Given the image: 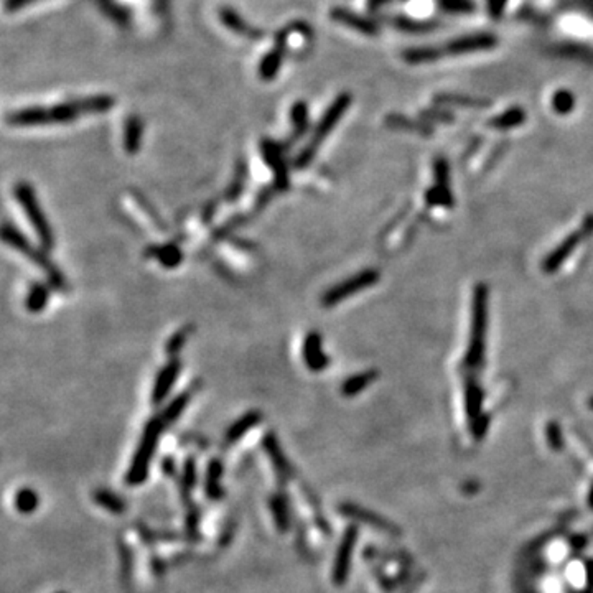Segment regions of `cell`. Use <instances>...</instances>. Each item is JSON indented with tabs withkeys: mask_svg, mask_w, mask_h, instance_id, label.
<instances>
[{
	"mask_svg": "<svg viewBox=\"0 0 593 593\" xmlns=\"http://www.w3.org/2000/svg\"><path fill=\"white\" fill-rule=\"evenodd\" d=\"M116 106V99L109 94H96L75 97V99L60 102L51 107H25V109L12 112L7 122L16 127H38L71 124L78 117L87 114H104Z\"/></svg>",
	"mask_w": 593,
	"mask_h": 593,
	"instance_id": "obj_1",
	"label": "cell"
},
{
	"mask_svg": "<svg viewBox=\"0 0 593 593\" xmlns=\"http://www.w3.org/2000/svg\"><path fill=\"white\" fill-rule=\"evenodd\" d=\"M488 302L489 291L484 283H477L472 298V325H470L468 348L465 353V367L468 371H479L484 365V343L488 330Z\"/></svg>",
	"mask_w": 593,
	"mask_h": 593,
	"instance_id": "obj_2",
	"label": "cell"
},
{
	"mask_svg": "<svg viewBox=\"0 0 593 593\" xmlns=\"http://www.w3.org/2000/svg\"><path fill=\"white\" fill-rule=\"evenodd\" d=\"M351 101L353 97L350 92H341V94H338L335 99H333L331 104L328 106V109L323 112L322 119L318 121L315 129H313L307 145L298 152L295 160H293V166H295V169H307V166L312 164L317 152L320 150V145L325 142L326 137L331 134L333 129L338 126V122L341 121V117L346 114V111L350 109Z\"/></svg>",
	"mask_w": 593,
	"mask_h": 593,
	"instance_id": "obj_3",
	"label": "cell"
},
{
	"mask_svg": "<svg viewBox=\"0 0 593 593\" xmlns=\"http://www.w3.org/2000/svg\"><path fill=\"white\" fill-rule=\"evenodd\" d=\"M2 238L8 246L30 259V261L35 264L38 269H42V271L45 272V276L48 277V282H50V286L53 288H56L58 292H66L68 286H66L65 277H63L60 269L55 266V262H53L50 256H48L47 249H43L42 246L40 247L33 246V244L28 241V239L23 236V234L18 231L12 223H8V221L4 223V226H2Z\"/></svg>",
	"mask_w": 593,
	"mask_h": 593,
	"instance_id": "obj_4",
	"label": "cell"
},
{
	"mask_svg": "<svg viewBox=\"0 0 593 593\" xmlns=\"http://www.w3.org/2000/svg\"><path fill=\"white\" fill-rule=\"evenodd\" d=\"M13 195H16L17 203L20 204L23 213H25L28 221H30L33 231H35L38 241H40V246L47 249V251H51L55 247V233H53L50 223H48L45 213H43V208L40 202H38L33 186L27 183V181H20L13 188Z\"/></svg>",
	"mask_w": 593,
	"mask_h": 593,
	"instance_id": "obj_5",
	"label": "cell"
},
{
	"mask_svg": "<svg viewBox=\"0 0 593 593\" xmlns=\"http://www.w3.org/2000/svg\"><path fill=\"white\" fill-rule=\"evenodd\" d=\"M165 420L160 417H154L147 424L144 430V437H142L139 448H137L134 462L130 465L129 475H127V482L129 483H140L147 478V470H149L150 460L154 457L157 442H159L161 430L165 427Z\"/></svg>",
	"mask_w": 593,
	"mask_h": 593,
	"instance_id": "obj_6",
	"label": "cell"
},
{
	"mask_svg": "<svg viewBox=\"0 0 593 593\" xmlns=\"http://www.w3.org/2000/svg\"><path fill=\"white\" fill-rule=\"evenodd\" d=\"M592 234H593V214H587V216L583 218L580 228L568 234L567 238H563L562 241L558 243V246L544 257L542 271L546 274L557 272L558 269L563 266V262L572 256L578 244H582L587 238H590Z\"/></svg>",
	"mask_w": 593,
	"mask_h": 593,
	"instance_id": "obj_7",
	"label": "cell"
},
{
	"mask_svg": "<svg viewBox=\"0 0 593 593\" xmlns=\"http://www.w3.org/2000/svg\"><path fill=\"white\" fill-rule=\"evenodd\" d=\"M379 279L381 276L376 269H365V271L357 272L350 279H345V281L338 282L336 286L328 288L322 297V305L325 308L335 307L340 302L346 300V298L362 292L365 288L376 286V283L379 282Z\"/></svg>",
	"mask_w": 593,
	"mask_h": 593,
	"instance_id": "obj_8",
	"label": "cell"
},
{
	"mask_svg": "<svg viewBox=\"0 0 593 593\" xmlns=\"http://www.w3.org/2000/svg\"><path fill=\"white\" fill-rule=\"evenodd\" d=\"M259 147H261L262 160L272 171V186L276 191H287L291 188V173H288V165L286 157H283L282 145L272 139H262Z\"/></svg>",
	"mask_w": 593,
	"mask_h": 593,
	"instance_id": "obj_9",
	"label": "cell"
},
{
	"mask_svg": "<svg viewBox=\"0 0 593 593\" xmlns=\"http://www.w3.org/2000/svg\"><path fill=\"white\" fill-rule=\"evenodd\" d=\"M291 33H292L291 25L279 32L271 50H269L266 55L261 58V61H259V68H257V75L259 78H261V81L271 82L279 76L283 58H286L287 43H288V37H291Z\"/></svg>",
	"mask_w": 593,
	"mask_h": 593,
	"instance_id": "obj_10",
	"label": "cell"
},
{
	"mask_svg": "<svg viewBox=\"0 0 593 593\" xmlns=\"http://www.w3.org/2000/svg\"><path fill=\"white\" fill-rule=\"evenodd\" d=\"M181 362L176 360V357H171V360L166 362V365L161 366V369L157 372L154 387H152V404L160 405L164 401L169 398L170 391L173 389L176 379L180 376Z\"/></svg>",
	"mask_w": 593,
	"mask_h": 593,
	"instance_id": "obj_11",
	"label": "cell"
},
{
	"mask_svg": "<svg viewBox=\"0 0 593 593\" xmlns=\"http://www.w3.org/2000/svg\"><path fill=\"white\" fill-rule=\"evenodd\" d=\"M322 335L318 331H310L307 333V336L303 338L302 345V355L303 361L308 369L312 372H323L330 366V357L326 356V353L323 351L322 345Z\"/></svg>",
	"mask_w": 593,
	"mask_h": 593,
	"instance_id": "obj_12",
	"label": "cell"
},
{
	"mask_svg": "<svg viewBox=\"0 0 593 593\" xmlns=\"http://www.w3.org/2000/svg\"><path fill=\"white\" fill-rule=\"evenodd\" d=\"M496 45V37L488 35V33H479V35H468L463 38L448 43L445 48H440L442 56L448 55H465V53H473L478 50H488Z\"/></svg>",
	"mask_w": 593,
	"mask_h": 593,
	"instance_id": "obj_13",
	"label": "cell"
},
{
	"mask_svg": "<svg viewBox=\"0 0 593 593\" xmlns=\"http://www.w3.org/2000/svg\"><path fill=\"white\" fill-rule=\"evenodd\" d=\"M219 20L228 30H231L236 35H241L244 38H249V40H261L264 37V32L259 30L257 27H254L249 23L246 18H244L241 13L234 11L231 7H221L219 8Z\"/></svg>",
	"mask_w": 593,
	"mask_h": 593,
	"instance_id": "obj_14",
	"label": "cell"
},
{
	"mask_svg": "<svg viewBox=\"0 0 593 593\" xmlns=\"http://www.w3.org/2000/svg\"><path fill=\"white\" fill-rule=\"evenodd\" d=\"M330 17L336 23H341V25L350 27V28H353V30L362 33V35H377V32H379V27H377V23L372 22L371 18L362 17V16H360V13L348 11V8H345V7H335L330 12Z\"/></svg>",
	"mask_w": 593,
	"mask_h": 593,
	"instance_id": "obj_15",
	"label": "cell"
},
{
	"mask_svg": "<svg viewBox=\"0 0 593 593\" xmlns=\"http://www.w3.org/2000/svg\"><path fill=\"white\" fill-rule=\"evenodd\" d=\"M465 404H467L468 419L475 424L479 419V410L483 404V389L475 376H468L465 379Z\"/></svg>",
	"mask_w": 593,
	"mask_h": 593,
	"instance_id": "obj_16",
	"label": "cell"
},
{
	"mask_svg": "<svg viewBox=\"0 0 593 593\" xmlns=\"http://www.w3.org/2000/svg\"><path fill=\"white\" fill-rule=\"evenodd\" d=\"M147 257H154L166 269H175L183 262V252L173 243L161 244V246H152L147 249Z\"/></svg>",
	"mask_w": 593,
	"mask_h": 593,
	"instance_id": "obj_17",
	"label": "cell"
},
{
	"mask_svg": "<svg viewBox=\"0 0 593 593\" xmlns=\"http://www.w3.org/2000/svg\"><path fill=\"white\" fill-rule=\"evenodd\" d=\"M142 135H144V122L137 114L127 117L124 124V149L129 155H135L140 150Z\"/></svg>",
	"mask_w": 593,
	"mask_h": 593,
	"instance_id": "obj_18",
	"label": "cell"
},
{
	"mask_svg": "<svg viewBox=\"0 0 593 593\" xmlns=\"http://www.w3.org/2000/svg\"><path fill=\"white\" fill-rule=\"evenodd\" d=\"M291 121H292V135L288 142L293 144V142L302 139L308 130V124H310V112H308V104L307 101H295L291 107Z\"/></svg>",
	"mask_w": 593,
	"mask_h": 593,
	"instance_id": "obj_19",
	"label": "cell"
},
{
	"mask_svg": "<svg viewBox=\"0 0 593 593\" xmlns=\"http://www.w3.org/2000/svg\"><path fill=\"white\" fill-rule=\"evenodd\" d=\"M377 376H379V372L376 369H367L350 376L341 384V394L346 396V398H355V396L365 391L367 386H371L377 379Z\"/></svg>",
	"mask_w": 593,
	"mask_h": 593,
	"instance_id": "obj_20",
	"label": "cell"
},
{
	"mask_svg": "<svg viewBox=\"0 0 593 593\" xmlns=\"http://www.w3.org/2000/svg\"><path fill=\"white\" fill-rule=\"evenodd\" d=\"M386 126L391 127V129H399V130H409L412 134H419L424 137L432 135V127L425 124L424 121H415L410 119V117L401 116V114H389L386 117Z\"/></svg>",
	"mask_w": 593,
	"mask_h": 593,
	"instance_id": "obj_21",
	"label": "cell"
},
{
	"mask_svg": "<svg viewBox=\"0 0 593 593\" xmlns=\"http://www.w3.org/2000/svg\"><path fill=\"white\" fill-rule=\"evenodd\" d=\"M435 104L439 106H453V107H465V109H484L491 102L482 97H470V96H458V94H437L434 97Z\"/></svg>",
	"mask_w": 593,
	"mask_h": 593,
	"instance_id": "obj_22",
	"label": "cell"
},
{
	"mask_svg": "<svg viewBox=\"0 0 593 593\" xmlns=\"http://www.w3.org/2000/svg\"><path fill=\"white\" fill-rule=\"evenodd\" d=\"M48 300H50V287L42 282L32 283L25 298L27 310L30 313H40L47 308Z\"/></svg>",
	"mask_w": 593,
	"mask_h": 593,
	"instance_id": "obj_23",
	"label": "cell"
},
{
	"mask_svg": "<svg viewBox=\"0 0 593 593\" xmlns=\"http://www.w3.org/2000/svg\"><path fill=\"white\" fill-rule=\"evenodd\" d=\"M259 422H261V414H259L257 410H251V412L244 414L241 419L236 420V422L228 429V432H226L228 444L238 442L239 439L244 437V434H246L247 430L256 427Z\"/></svg>",
	"mask_w": 593,
	"mask_h": 593,
	"instance_id": "obj_24",
	"label": "cell"
},
{
	"mask_svg": "<svg viewBox=\"0 0 593 593\" xmlns=\"http://www.w3.org/2000/svg\"><path fill=\"white\" fill-rule=\"evenodd\" d=\"M524 122H526V112H524V109H521V107H511V109L504 111L503 114L494 116L488 122V126L498 130H506L513 129V127H519Z\"/></svg>",
	"mask_w": 593,
	"mask_h": 593,
	"instance_id": "obj_25",
	"label": "cell"
},
{
	"mask_svg": "<svg viewBox=\"0 0 593 593\" xmlns=\"http://www.w3.org/2000/svg\"><path fill=\"white\" fill-rule=\"evenodd\" d=\"M425 202L429 207H444L452 208L453 207V195L450 188H442V186L434 185L432 188L425 191Z\"/></svg>",
	"mask_w": 593,
	"mask_h": 593,
	"instance_id": "obj_26",
	"label": "cell"
},
{
	"mask_svg": "<svg viewBox=\"0 0 593 593\" xmlns=\"http://www.w3.org/2000/svg\"><path fill=\"white\" fill-rule=\"evenodd\" d=\"M246 178H247V166L244 161H239V164L236 165V173H234L231 185H229L226 190L228 202H236L239 196H241L244 190V183H246Z\"/></svg>",
	"mask_w": 593,
	"mask_h": 593,
	"instance_id": "obj_27",
	"label": "cell"
},
{
	"mask_svg": "<svg viewBox=\"0 0 593 593\" xmlns=\"http://www.w3.org/2000/svg\"><path fill=\"white\" fill-rule=\"evenodd\" d=\"M190 399H191L190 392H181V394L176 396V398L171 401V403L164 409V412H161V419H164L166 424L173 422V420L176 417H180V414L186 409V405H188Z\"/></svg>",
	"mask_w": 593,
	"mask_h": 593,
	"instance_id": "obj_28",
	"label": "cell"
},
{
	"mask_svg": "<svg viewBox=\"0 0 593 593\" xmlns=\"http://www.w3.org/2000/svg\"><path fill=\"white\" fill-rule=\"evenodd\" d=\"M573 107H575V97L568 90H558L557 92H554L552 96V109L557 112V114L561 116H566V114H570L573 111Z\"/></svg>",
	"mask_w": 593,
	"mask_h": 593,
	"instance_id": "obj_29",
	"label": "cell"
},
{
	"mask_svg": "<svg viewBox=\"0 0 593 593\" xmlns=\"http://www.w3.org/2000/svg\"><path fill=\"white\" fill-rule=\"evenodd\" d=\"M191 331H193V326H183V328H180L176 333H173V335L166 340V345H165L166 355H169L170 357L178 355L181 348L185 346L186 340H188V336L191 335Z\"/></svg>",
	"mask_w": 593,
	"mask_h": 593,
	"instance_id": "obj_30",
	"label": "cell"
},
{
	"mask_svg": "<svg viewBox=\"0 0 593 593\" xmlns=\"http://www.w3.org/2000/svg\"><path fill=\"white\" fill-rule=\"evenodd\" d=\"M391 23L396 28H399V30H404V32H427L434 28L430 23H420V22L408 20V18H394V20H391Z\"/></svg>",
	"mask_w": 593,
	"mask_h": 593,
	"instance_id": "obj_31",
	"label": "cell"
},
{
	"mask_svg": "<svg viewBox=\"0 0 593 593\" xmlns=\"http://www.w3.org/2000/svg\"><path fill=\"white\" fill-rule=\"evenodd\" d=\"M17 506L20 511H32L33 508L37 506V496L35 493L30 491V489H25V491H22L20 494L17 496Z\"/></svg>",
	"mask_w": 593,
	"mask_h": 593,
	"instance_id": "obj_32",
	"label": "cell"
},
{
	"mask_svg": "<svg viewBox=\"0 0 593 593\" xmlns=\"http://www.w3.org/2000/svg\"><path fill=\"white\" fill-rule=\"evenodd\" d=\"M422 114L427 117L430 121H437V122H453V116L450 114V112H445V111H440V109H430V111H424Z\"/></svg>",
	"mask_w": 593,
	"mask_h": 593,
	"instance_id": "obj_33",
	"label": "cell"
},
{
	"mask_svg": "<svg viewBox=\"0 0 593 593\" xmlns=\"http://www.w3.org/2000/svg\"><path fill=\"white\" fill-rule=\"evenodd\" d=\"M274 191H276V188H274V186H264V188L261 191H259L257 200H256V209H262L269 202H271Z\"/></svg>",
	"mask_w": 593,
	"mask_h": 593,
	"instance_id": "obj_34",
	"label": "cell"
},
{
	"mask_svg": "<svg viewBox=\"0 0 593 593\" xmlns=\"http://www.w3.org/2000/svg\"><path fill=\"white\" fill-rule=\"evenodd\" d=\"M40 2V0H6V11L7 12H17L22 8L30 7L33 4Z\"/></svg>",
	"mask_w": 593,
	"mask_h": 593,
	"instance_id": "obj_35",
	"label": "cell"
},
{
	"mask_svg": "<svg viewBox=\"0 0 593 593\" xmlns=\"http://www.w3.org/2000/svg\"><path fill=\"white\" fill-rule=\"evenodd\" d=\"M508 0H488V12L494 18H499L503 16L504 7H506Z\"/></svg>",
	"mask_w": 593,
	"mask_h": 593,
	"instance_id": "obj_36",
	"label": "cell"
},
{
	"mask_svg": "<svg viewBox=\"0 0 593 593\" xmlns=\"http://www.w3.org/2000/svg\"><path fill=\"white\" fill-rule=\"evenodd\" d=\"M547 437H549V440H551L554 448L561 447V430H558L557 424H549Z\"/></svg>",
	"mask_w": 593,
	"mask_h": 593,
	"instance_id": "obj_37",
	"label": "cell"
},
{
	"mask_svg": "<svg viewBox=\"0 0 593 593\" xmlns=\"http://www.w3.org/2000/svg\"><path fill=\"white\" fill-rule=\"evenodd\" d=\"M384 2L386 0H369V2H367V7L372 8V11H376V8L381 7Z\"/></svg>",
	"mask_w": 593,
	"mask_h": 593,
	"instance_id": "obj_38",
	"label": "cell"
},
{
	"mask_svg": "<svg viewBox=\"0 0 593 593\" xmlns=\"http://www.w3.org/2000/svg\"><path fill=\"white\" fill-rule=\"evenodd\" d=\"M588 405H590V408L593 409V396L590 398V401H588Z\"/></svg>",
	"mask_w": 593,
	"mask_h": 593,
	"instance_id": "obj_39",
	"label": "cell"
}]
</instances>
